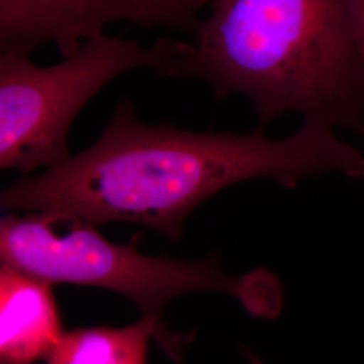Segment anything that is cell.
I'll list each match as a JSON object with an SVG mask.
<instances>
[{"label":"cell","mask_w":364,"mask_h":364,"mask_svg":"<svg viewBox=\"0 0 364 364\" xmlns=\"http://www.w3.org/2000/svg\"><path fill=\"white\" fill-rule=\"evenodd\" d=\"M340 173L364 182V154L336 129L304 119L285 139L255 131L197 132L144 124L130 99L117 105L99 139L65 162L4 188L1 208L46 212L93 225L132 223L180 240L200 204L236 183L272 178L296 188Z\"/></svg>","instance_id":"obj_1"},{"label":"cell","mask_w":364,"mask_h":364,"mask_svg":"<svg viewBox=\"0 0 364 364\" xmlns=\"http://www.w3.org/2000/svg\"><path fill=\"white\" fill-rule=\"evenodd\" d=\"M178 76L247 97L260 126L301 114L364 134V37L353 0H210Z\"/></svg>","instance_id":"obj_2"},{"label":"cell","mask_w":364,"mask_h":364,"mask_svg":"<svg viewBox=\"0 0 364 364\" xmlns=\"http://www.w3.org/2000/svg\"><path fill=\"white\" fill-rule=\"evenodd\" d=\"M0 260L50 285L117 293L136 305L142 317L161 324L170 301L197 291L227 294L259 318H275L282 308L281 284L269 270L230 275L216 252L201 260L149 257L138 251L135 240L114 243L93 224L46 212L3 216Z\"/></svg>","instance_id":"obj_3"},{"label":"cell","mask_w":364,"mask_h":364,"mask_svg":"<svg viewBox=\"0 0 364 364\" xmlns=\"http://www.w3.org/2000/svg\"><path fill=\"white\" fill-rule=\"evenodd\" d=\"M189 43L161 39L153 46L102 36L55 65L28 55H0V168L31 176L69 159V131L99 92L134 69L178 76Z\"/></svg>","instance_id":"obj_4"},{"label":"cell","mask_w":364,"mask_h":364,"mask_svg":"<svg viewBox=\"0 0 364 364\" xmlns=\"http://www.w3.org/2000/svg\"><path fill=\"white\" fill-rule=\"evenodd\" d=\"M135 16L134 0H0V48L30 55L53 43L64 58Z\"/></svg>","instance_id":"obj_5"},{"label":"cell","mask_w":364,"mask_h":364,"mask_svg":"<svg viewBox=\"0 0 364 364\" xmlns=\"http://www.w3.org/2000/svg\"><path fill=\"white\" fill-rule=\"evenodd\" d=\"M64 332L53 285L1 264L0 364L45 362Z\"/></svg>","instance_id":"obj_6"},{"label":"cell","mask_w":364,"mask_h":364,"mask_svg":"<svg viewBox=\"0 0 364 364\" xmlns=\"http://www.w3.org/2000/svg\"><path fill=\"white\" fill-rule=\"evenodd\" d=\"M154 338L170 359L178 362L189 338L180 336L151 317L127 326H90L64 332L45 364H147Z\"/></svg>","instance_id":"obj_7"},{"label":"cell","mask_w":364,"mask_h":364,"mask_svg":"<svg viewBox=\"0 0 364 364\" xmlns=\"http://www.w3.org/2000/svg\"><path fill=\"white\" fill-rule=\"evenodd\" d=\"M210 0H134L135 25L195 34Z\"/></svg>","instance_id":"obj_8"},{"label":"cell","mask_w":364,"mask_h":364,"mask_svg":"<svg viewBox=\"0 0 364 364\" xmlns=\"http://www.w3.org/2000/svg\"><path fill=\"white\" fill-rule=\"evenodd\" d=\"M353 3H355L356 13H358L359 21H360V26H362L364 37V0H353Z\"/></svg>","instance_id":"obj_9"},{"label":"cell","mask_w":364,"mask_h":364,"mask_svg":"<svg viewBox=\"0 0 364 364\" xmlns=\"http://www.w3.org/2000/svg\"><path fill=\"white\" fill-rule=\"evenodd\" d=\"M245 356L250 364H266L254 352L248 351V350H245Z\"/></svg>","instance_id":"obj_10"}]
</instances>
